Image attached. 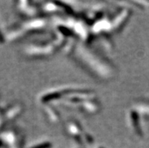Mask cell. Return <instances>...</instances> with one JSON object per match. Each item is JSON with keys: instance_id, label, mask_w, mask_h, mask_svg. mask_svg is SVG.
Instances as JSON below:
<instances>
[{"instance_id": "obj_1", "label": "cell", "mask_w": 149, "mask_h": 148, "mask_svg": "<svg viewBox=\"0 0 149 148\" xmlns=\"http://www.w3.org/2000/svg\"><path fill=\"white\" fill-rule=\"evenodd\" d=\"M50 147H51L50 143H44V144H42V145H38L36 147H33L32 148H49Z\"/></svg>"}, {"instance_id": "obj_2", "label": "cell", "mask_w": 149, "mask_h": 148, "mask_svg": "<svg viewBox=\"0 0 149 148\" xmlns=\"http://www.w3.org/2000/svg\"><path fill=\"white\" fill-rule=\"evenodd\" d=\"M2 34L0 33V41H2Z\"/></svg>"}]
</instances>
